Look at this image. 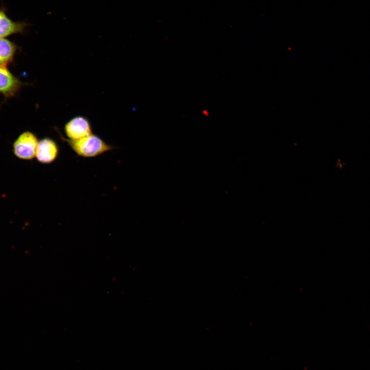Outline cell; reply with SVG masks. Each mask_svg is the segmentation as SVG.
<instances>
[{"mask_svg":"<svg viewBox=\"0 0 370 370\" xmlns=\"http://www.w3.org/2000/svg\"><path fill=\"white\" fill-rule=\"evenodd\" d=\"M25 85L7 68L0 66V94L6 98L15 97Z\"/></svg>","mask_w":370,"mask_h":370,"instance_id":"cell-4","label":"cell"},{"mask_svg":"<svg viewBox=\"0 0 370 370\" xmlns=\"http://www.w3.org/2000/svg\"><path fill=\"white\" fill-rule=\"evenodd\" d=\"M59 147L52 139L45 137L39 141L35 157L42 164H50L58 157Z\"/></svg>","mask_w":370,"mask_h":370,"instance_id":"cell-6","label":"cell"},{"mask_svg":"<svg viewBox=\"0 0 370 370\" xmlns=\"http://www.w3.org/2000/svg\"><path fill=\"white\" fill-rule=\"evenodd\" d=\"M66 138L70 140H78L92 134L89 120L83 116H76L69 120L64 125Z\"/></svg>","mask_w":370,"mask_h":370,"instance_id":"cell-3","label":"cell"},{"mask_svg":"<svg viewBox=\"0 0 370 370\" xmlns=\"http://www.w3.org/2000/svg\"><path fill=\"white\" fill-rule=\"evenodd\" d=\"M57 132L61 139L66 142L78 156L81 157H96L115 149V147L93 133L78 140H70L64 137L58 130Z\"/></svg>","mask_w":370,"mask_h":370,"instance_id":"cell-1","label":"cell"},{"mask_svg":"<svg viewBox=\"0 0 370 370\" xmlns=\"http://www.w3.org/2000/svg\"><path fill=\"white\" fill-rule=\"evenodd\" d=\"M30 24L26 21H14L7 13L6 8L0 7V38L18 34H24Z\"/></svg>","mask_w":370,"mask_h":370,"instance_id":"cell-5","label":"cell"},{"mask_svg":"<svg viewBox=\"0 0 370 370\" xmlns=\"http://www.w3.org/2000/svg\"><path fill=\"white\" fill-rule=\"evenodd\" d=\"M18 48L14 42L0 38V66L7 67L12 63Z\"/></svg>","mask_w":370,"mask_h":370,"instance_id":"cell-7","label":"cell"},{"mask_svg":"<svg viewBox=\"0 0 370 370\" xmlns=\"http://www.w3.org/2000/svg\"><path fill=\"white\" fill-rule=\"evenodd\" d=\"M39 140L36 135L30 132L21 133L13 144V152L17 158L31 160L35 157Z\"/></svg>","mask_w":370,"mask_h":370,"instance_id":"cell-2","label":"cell"}]
</instances>
